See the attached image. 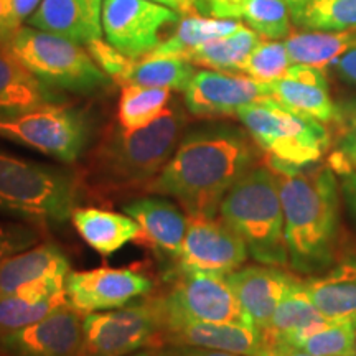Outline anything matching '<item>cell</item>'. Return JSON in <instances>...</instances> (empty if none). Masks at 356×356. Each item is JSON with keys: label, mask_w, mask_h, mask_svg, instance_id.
I'll return each mask as SVG.
<instances>
[{"label": "cell", "mask_w": 356, "mask_h": 356, "mask_svg": "<svg viewBox=\"0 0 356 356\" xmlns=\"http://www.w3.org/2000/svg\"><path fill=\"white\" fill-rule=\"evenodd\" d=\"M254 167L256 150L244 134L228 129L193 132L145 190L177 200L188 216H216L226 193Z\"/></svg>", "instance_id": "6da1fadb"}, {"label": "cell", "mask_w": 356, "mask_h": 356, "mask_svg": "<svg viewBox=\"0 0 356 356\" xmlns=\"http://www.w3.org/2000/svg\"><path fill=\"white\" fill-rule=\"evenodd\" d=\"M279 181L289 264L312 273L328 264L335 249L340 186L330 165L292 167L267 159Z\"/></svg>", "instance_id": "7a4b0ae2"}, {"label": "cell", "mask_w": 356, "mask_h": 356, "mask_svg": "<svg viewBox=\"0 0 356 356\" xmlns=\"http://www.w3.org/2000/svg\"><path fill=\"white\" fill-rule=\"evenodd\" d=\"M186 118L180 108H167L139 129H122L97 150L91 175L101 190L147 186L159 175L180 144Z\"/></svg>", "instance_id": "3957f363"}, {"label": "cell", "mask_w": 356, "mask_h": 356, "mask_svg": "<svg viewBox=\"0 0 356 356\" xmlns=\"http://www.w3.org/2000/svg\"><path fill=\"white\" fill-rule=\"evenodd\" d=\"M220 218L243 239L249 256L257 262L289 264L279 181L269 165L251 168L226 193Z\"/></svg>", "instance_id": "277c9868"}, {"label": "cell", "mask_w": 356, "mask_h": 356, "mask_svg": "<svg viewBox=\"0 0 356 356\" xmlns=\"http://www.w3.org/2000/svg\"><path fill=\"white\" fill-rule=\"evenodd\" d=\"M76 178L63 168L0 150V213L32 225L70 220L76 203Z\"/></svg>", "instance_id": "5b68a950"}, {"label": "cell", "mask_w": 356, "mask_h": 356, "mask_svg": "<svg viewBox=\"0 0 356 356\" xmlns=\"http://www.w3.org/2000/svg\"><path fill=\"white\" fill-rule=\"evenodd\" d=\"M238 119L267 159L286 165H315L330 149L332 136L323 122L284 108L274 97L239 109Z\"/></svg>", "instance_id": "8992f818"}, {"label": "cell", "mask_w": 356, "mask_h": 356, "mask_svg": "<svg viewBox=\"0 0 356 356\" xmlns=\"http://www.w3.org/2000/svg\"><path fill=\"white\" fill-rule=\"evenodd\" d=\"M7 48L40 81L73 92L108 86L109 76L81 44L33 26H20Z\"/></svg>", "instance_id": "52a82bcc"}, {"label": "cell", "mask_w": 356, "mask_h": 356, "mask_svg": "<svg viewBox=\"0 0 356 356\" xmlns=\"http://www.w3.org/2000/svg\"><path fill=\"white\" fill-rule=\"evenodd\" d=\"M159 304L162 332L190 322L249 323L228 275L220 273H178L170 291L159 297Z\"/></svg>", "instance_id": "ba28073f"}, {"label": "cell", "mask_w": 356, "mask_h": 356, "mask_svg": "<svg viewBox=\"0 0 356 356\" xmlns=\"http://www.w3.org/2000/svg\"><path fill=\"white\" fill-rule=\"evenodd\" d=\"M0 137L73 163L86 147L88 127L76 111L48 102L22 113L0 114Z\"/></svg>", "instance_id": "9c48e42d"}, {"label": "cell", "mask_w": 356, "mask_h": 356, "mask_svg": "<svg viewBox=\"0 0 356 356\" xmlns=\"http://www.w3.org/2000/svg\"><path fill=\"white\" fill-rule=\"evenodd\" d=\"M163 320L159 297L129 307L95 312L83 318L79 356H127L140 348H154Z\"/></svg>", "instance_id": "30bf717a"}, {"label": "cell", "mask_w": 356, "mask_h": 356, "mask_svg": "<svg viewBox=\"0 0 356 356\" xmlns=\"http://www.w3.org/2000/svg\"><path fill=\"white\" fill-rule=\"evenodd\" d=\"M101 19L108 42L139 60L162 43V30L180 20V12L152 0H102Z\"/></svg>", "instance_id": "8fae6325"}, {"label": "cell", "mask_w": 356, "mask_h": 356, "mask_svg": "<svg viewBox=\"0 0 356 356\" xmlns=\"http://www.w3.org/2000/svg\"><path fill=\"white\" fill-rule=\"evenodd\" d=\"M249 256L246 244L221 218L190 215L178 273L204 270L229 274L239 269Z\"/></svg>", "instance_id": "7c38bea8"}, {"label": "cell", "mask_w": 356, "mask_h": 356, "mask_svg": "<svg viewBox=\"0 0 356 356\" xmlns=\"http://www.w3.org/2000/svg\"><path fill=\"white\" fill-rule=\"evenodd\" d=\"M186 109L197 118L238 115L239 109L270 96V86L244 73L197 71L185 89Z\"/></svg>", "instance_id": "4fadbf2b"}, {"label": "cell", "mask_w": 356, "mask_h": 356, "mask_svg": "<svg viewBox=\"0 0 356 356\" xmlns=\"http://www.w3.org/2000/svg\"><path fill=\"white\" fill-rule=\"evenodd\" d=\"M84 315L65 304L40 322L0 335L2 356H79Z\"/></svg>", "instance_id": "5bb4252c"}, {"label": "cell", "mask_w": 356, "mask_h": 356, "mask_svg": "<svg viewBox=\"0 0 356 356\" xmlns=\"http://www.w3.org/2000/svg\"><path fill=\"white\" fill-rule=\"evenodd\" d=\"M152 291V280L132 269H99L70 273L66 296L70 304L83 315L113 310Z\"/></svg>", "instance_id": "9a60e30c"}, {"label": "cell", "mask_w": 356, "mask_h": 356, "mask_svg": "<svg viewBox=\"0 0 356 356\" xmlns=\"http://www.w3.org/2000/svg\"><path fill=\"white\" fill-rule=\"evenodd\" d=\"M226 275L249 323L259 332L269 325L287 289L299 279L277 266L267 264L239 267Z\"/></svg>", "instance_id": "2e32d148"}, {"label": "cell", "mask_w": 356, "mask_h": 356, "mask_svg": "<svg viewBox=\"0 0 356 356\" xmlns=\"http://www.w3.org/2000/svg\"><path fill=\"white\" fill-rule=\"evenodd\" d=\"M124 213L137 221L140 236L137 241L145 244L160 256L178 259L184 246L188 216L167 198L142 197L124 204Z\"/></svg>", "instance_id": "e0dca14e"}, {"label": "cell", "mask_w": 356, "mask_h": 356, "mask_svg": "<svg viewBox=\"0 0 356 356\" xmlns=\"http://www.w3.org/2000/svg\"><path fill=\"white\" fill-rule=\"evenodd\" d=\"M270 96L284 108L328 124L337 118L338 104L332 99L325 70L292 65L282 78L269 84Z\"/></svg>", "instance_id": "ac0fdd59"}, {"label": "cell", "mask_w": 356, "mask_h": 356, "mask_svg": "<svg viewBox=\"0 0 356 356\" xmlns=\"http://www.w3.org/2000/svg\"><path fill=\"white\" fill-rule=\"evenodd\" d=\"M163 343L202 346L239 356H261L264 348L261 332L251 323L190 322L177 325L160 333L155 346Z\"/></svg>", "instance_id": "d6986e66"}, {"label": "cell", "mask_w": 356, "mask_h": 356, "mask_svg": "<svg viewBox=\"0 0 356 356\" xmlns=\"http://www.w3.org/2000/svg\"><path fill=\"white\" fill-rule=\"evenodd\" d=\"M102 0H42L29 19L30 26L78 44L101 38Z\"/></svg>", "instance_id": "ffe728a7"}, {"label": "cell", "mask_w": 356, "mask_h": 356, "mask_svg": "<svg viewBox=\"0 0 356 356\" xmlns=\"http://www.w3.org/2000/svg\"><path fill=\"white\" fill-rule=\"evenodd\" d=\"M328 323L330 320L320 314L310 300L304 282L297 279L279 302L269 325L261 332L262 343L264 346L286 343L299 348L307 337Z\"/></svg>", "instance_id": "44dd1931"}, {"label": "cell", "mask_w": 356, "mask_h": 356, "mask_svg": "<svg viewBox=\"0 0 356 356\" xmlns=\"http://www.w3.org/2000/svg\"><path fill=\"white\" fill-rule=\"evenodd\" d=\"M70 273L68 257L56 244H35L0 262V297L10 296L35 280L66 279Z\"/></svg>", "instance_id": "7402d4cb"}, {"label": "cell", "mask_w": 356, "mask_h": 356, "mask_svg": "<svg viewBox=\"0 0 356 356\" xmlns=\"http://www.w3.org/2000/svg\"><path fill=\"white\" fill-rule=\"evenodd\" d=\"M74 228L101 256H111L126 244L137 241L140 228L137 221L126 213L101 210V208H74L71 215Z\"/></svg>", "instance_id": "603a6c76"}, {"label": "cell", "mask_w": 356, "mask_h": 356, "mask_svg": "<svg viewBox=\"0 0 356 356\" xmlns=\"http://www.w3.org/2000/svg\"><path fill=\"white\" fill-rule=\"evenodd\" d=\"M310 300L330 322L356 318V266L341 264L304 282Z\"/></svg>", "instance_id": "cb8c5ba5"}, {"label": "cell", "mask_w": 356, "mask_h": 356, "mask_svg": "<svg viewBox=\"0 0 356 356\" xmlns=\"http://www.w3.org/2000/svg\"><path fill=\"white\" fill-rule=\"evenodd\" d=\"M48 102L50 96L43 81L0 44V114L22 113Z\"/></svg>", "instance_id": "d4e9b609"}, {"label": "cell", "mask_w": 356, "mask_h": 356, "mask_svg": "<svg viewBox=\"0 0 356 356\" xmlns=\"http://www.w3.org/2000/svg\"><path fill=\"white\" fill-rule=\"evenodd\" d=\"M284 43L293 65L325 70L337 58L356 47V30H300L291 32Z\"/></svg>", "instance_id": "484cf974"}, {"label": "cell", "mask_w": 356, "mask_h": 356, "mask_svg": "<svg viewBox=\"0 0 356 356\" xmlns=\"http://www.w3.org/2000/svg\"><path fill=\"white\" fill-rule=\"evenodd\" d=\"M261 42V37L252 29L241 25L233 33L200 44L185 58L195 66H204L208 70L241 73L243 65L252 50Z\"/></svg>", "instance_id": "4316f807"}, {"label": "cell", "mask_w": 356, "mask_h": 356, "mask_svg": "<svg viewBox=\"0 0 356 356\" xmlns=\"http://www.w3.org/2000/svg\"><path fill=\"white\" fill-rule=\"evenodd\" d=\"M243 24L233 19H208L197 13H180L175 33L154 48L149 55L186 56L191 50L210 40L226 37L236 32Z\"/></svg>", "instance_id": "83f0119b"}, {"label": "cell", "mask_w": 356, "mask_h": 356, "mask_svg": "<svg viewBox=\"0 0 356 356\" xmlns=\"http://www.w3.org/2000/svg\"><path fill=\"white\" fill-rule=\"evenodd\" d=\"M195 73H197L195 65L184 56L145 55L134 61L122 86L137 84V86L185 91Z\"/></svg>", "instance_id": "f1b7e54d"}, {"label": "cell", "mask_w": 356, "mask_h": 356, "mask_svg": "<svg viewBox=\"0 0 356 356\" xmlns=\"http://www.w3.org/2000/svg\"><path fill=\"white\" fill-rule=\"evenodd\" d=\"M172 89L127 84L122 86L118 118L122 129H139L150 124L168 108Z\"/></svg>", "instance_id": "f546056e"}, {"label": "cell", "mask_w": 356, "mask_h": 356, "mask_svg": "<svg viewBox=\"0 0 356 356\" xmlns=\"http://www.w3.org/2000/svg\"><path fill=\"white\" fill-rule=\"evenodd\" d=\"M291 15L304 30H356V0H310Z\"/></svg>", "instance_id": "4dcf8cb0"}, {"label": "cell", "mask_w": 356, "mask_h": 356, "mask_svg": "<svg viewBox=\"0 0 356 356\" xmlns=\"http://www.w3.org/2000/svg\"><path fill=\"white\" fill-rule=\"evenodd\" d=\"M68 302L66 291L44 300L26 299L19 293L0 297V335L37 323Z\"/></svg>", "instance_id": "1f68e13d"}, {"label": "cell", "mask_w": 356, "mask_h": 356, "mask_svg": "<svg viewBox=\"0 0 356 356\" xmlns=\"http://www.w3.org/2000/svg\"><path fill=\"white\" fill-rule=\"evenodd\" d=\"M291 8L286 0H243L238 20H244L266 40L287 38L292 32Z\"/></svg>", "instance_id": "d6a6232c"}, {"label": "cell", "mask_w": 356, "mask_h": 356, "mask_svg": "<svg viewBox=\"0 0 356 356\" xmlns=\"http://www.w3.org/2000/svg\"><path fill=\"white\" fill-rule=\"evenodd\" d=\"M328 165L337 175L356 172V97L338 104Z\"/></svg>", "instance_id": "836d02e7"}, {"label": "cell", "mask_w": 356, "mask_h": 356, "mask_svg": "<svg viewBox=\"0 0 356 356\" xmlns=\"http://www.w3.org/2000/svg\"><path fill=\"white\" fill-rule=\"evenodd\" d=\"M310 356L356 355V318L337 320L307 337L299 345Z\"/></svg>", "instance_id": "e575fe53"}, {"label": "cell", "mask_w": 356, "mask_h": 356, "mask_svg": "<svg viewBox=\"0 0 356 356\" xmlns=\"http://www.w3.org/2000/svg\"><path fill=\"white\" fill-rule=\"evenodd\" d=\"M293 63L289 56L286 43L275 40H261L243 65L241 73L259 83L270 84L282 78Z\"/></svg>", "instance_id": "d590c367"}, {"label": "cell", "mask_w": 356, "mask_h": 356, "mask_svg": "<svg viewBox=\"0 0 356 356\" xmlns=\"http://www.w3.org/2000/svg\"><path fill=\"white\" fill-rule=\"evenodd\" d=\"M86 47L89 55L92 56V60L96 61L97 66H99L111 79H114L115 83L122 86L124 79L127 78L129 71H131L136 60L126 56L109 42H104V40L101 38L92 40V42H89Z\"/></svg>", "instance_id": "8d00e7d4"}, {"label": "cell", "mask_w": 356, "mask_h": 356, "mask_svg": "<svg viewBox=\"0 0 356 356\" xmlns=\"http://www.w3.org/2000/svg\"><path fill=\"white\" fill-rule=\"evenodd\" d=\"M40 231L33 226L17 221H0V262L38 244Z\"/></svg>", "instance_id": "74e56055"}, {"label": "cell", "mask_w": 356, "mask_h": 356, "mask_svg": "<svg viewBox=\"0 0 356 356\" xmlns=\"http://www.w3.org/2000/svg\"><path fill=\"white\" fill-rule=\"evenodd\" d=\"M154 356H239L226 351H218L210 348H202V346L191 345H178V343H163L154 348Z\"/></svg>", "instance_id": "f35d334b"}, {"label": "cell", "mask_w": 356, "mask_h": 356, "mask_svg": "<svg viewBox=\"0 0 356 356\" xmlns=\"http://www.w3.org/2000/svg\"><path fill=\"white\" fill-rule=\"evenodd\" d=\"M20 26L22 24L13 13L10 0H0V44L7 47Z\"/></svg>", "instance_id": "ab89813d"}, {"label": "cell", "mask_w": 356, "mask_h": 356, "mask_svg": "<svg viewBox=\"0 0 356 356\" xmlns=\"http://www.w3.org/2000/svg\"><path fill=\"white\" fill-rule=\"evenodd\" d=\"M332 68L338 78L343 79L351 86H356V47L343 53L340 58H337L332 63Z\"/></svg>", "instance_id": "60d3db41"}, {"label": "cell", "mask_w": 356, "mask_h": 356, "mask_svg": "<svg viewBox=\"0 0 356 356\" xmlns=\"http://www.w3.org/2000/svg\"><path fill=\"white\" fill-rule=\"evenodd\" d=\"M341 178V193H343L345 202L348 204L351 215L356 220V172H348L340 175Z\"/></svg>", "instance_id": "b9f144b4"}, {"label": "cell", "mask_w": 356, "mask_h": 356, "mask_svg": "<svg viewBox=\"0 0 356 356\" xmlns=\"http://www.w3.org/2000/svg\"><path fill=\"white\" fill-rule=\"evenodd\" d=\"M10 2L13 7V13H15V17L22 24V22L33 15V12L37 10L42 0H10Z\"/></svg>", "instance_id": "7bdbcfd3"}, {"label": "cell", "mask_w": 356, "mask_h": 356, "mask_svg": "<svg viewBox=\"0 0 356 356\" xmlns=\"http://www.w3.org/2000/svg\"><path fill=\"white\" fill-rule=\"evenodd\" d=\"M261 356H310V355L305 353L304 350L296 348V346H291L286 343H275V345L264 346Z\"/></svg>", "instance_id": "ee69618b"}, {"label": "cell", "mask_w": 356, "mask_h": 356, "mask_svg": "<svg viewBox=\"0 0 356 356\" xmlns=\"http://www.w3.org/2000/svg\"><path fill=\"white\" fill-rule=\"evenodd\" d=\"M289 8H291V13L299 10V8H302L304 6H307V3L310 2V0H286Z\"/></svg>", "instance_id": "f6af8a7d"}, {"label": "cell", "mask_w": 356, "mask_h": 356, "mask_svg": "<svg viewBox=\"0 0 356 356\" xmlns=\"http://www.w3.org/2000/svg\"><path fill=\"white\" fill-rule=\"evenodd\" d=\"M152 2H157V3H162V6H167L173 8V10H180V0H152Z\"/></svg>", "instance_id": "bcb514c9"}, {"label": "cell", "mask_w": 356, "mask_h": 356, "mask_svg": "<svg viewBox=\"0 0 356 356\" xmlns=\"http://www.w3.org/2000/svg\"><path fill=\"white\" fill-rule=\"evenodd\" d=\"M134 356H154L152 353H139V355H134Z\"/></svg>", "instance_id": "7dc6e473"}, {"label": "cell", "mask_w": 356, "mask_h": 356, "mask_svg": "<svg viewBox=\"0 0 356 356\" xmlns=\"http://www.w3.org/2000/svg\"><path fill=\"white\" fill-rule=\"evenodd\" d=\"M353 356H356V355H353Z\"/></svg>", "instance_id": "c3c4849f"}]
</instances>
